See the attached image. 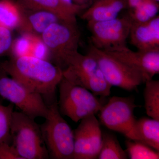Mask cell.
<instances>
[{"label": "cell", "mask_w": 159, "mask_h": 159, "mask_svg": "<svg viewBox=\"0 0 159 159\" xmlns=\"http://www.w3.org/2000/svg\"><path fill=\"white\" fill-rule=\"evenodd\" d=\"M6 74L27 88L42 96L45 102L55 100V92L62 80V70L47 60L31 55L13 57L2 66ZM47 103V102H46Z\"/></svg>", "instance_id": "1"}, {"label": "cell", "mask_w": 159, "mask_h": 159, "mask_svg": "<svg viewBox=\"0 0 159 159\" xmlns=\"http://www.w3.org/2000/svg\"><path fill=\"white\" fill-rule=\"evenodd\" d=\"M11 146L20 159L48 158L40 127L22 112L13 111L10 127Z\"/></svg>", "instance_id": "2"}, {"label": "cell", "mask_w": 159, "mask_h": 159, "mask_svg": "<svg viewBox=\"0 0 159 159\" xmlns=\"http://www.w3.org/2000/svg\"><path fill=\"white\" fill-rule=\"evenodd\" d=\"M48 108L45 121L40 127L49 157L73 159L74 131L61 116L56 101Z\"/></svg>", "instance_id": "3"}, {"label": "cell", "mask_w": 159, "mask_h": 159, "mask_svg": "<svg viewBox=\"0 0 159 159\" xmlns=\"http://www.w3.org/2000/svg\"><path fill=\"white\" fill-rule=\"evenodd\" d=\"M63 77L90 91L96 96H109L112 86L106 80L98 63L88 54L77 52L69 58L63 70Z\"/></svg>", "instance_id": "4"}, {"label": "cell", "mask_w": 159, "mask_h": 159, "mask_svg": "<svg viewBox=\"0 0 159 159\" xmlns=\"http://www.w3.org/2000/svg\"><path fill=\"white\" fill-rule=\"evenodd\" d=\"M58 86L59 99L57 103L59 111L74 122L96 115L103 105L97 96L90 91L70 82L64 77Z\"/></svg>", "instance_id": "5"}, {"label": "cell", "mask_w": 159, "mask_h": 159, "mask_svg": "<svg viewBox=\"0 0 159 159\" xmlns=\"http://www.w3.org/2000/svg\"><path fill=\"white\" fill-rule=\"evenodd\" d=\"M80 32L77 23L61 21L49 26L40 36L53 63L63 70L67 61L78 52Z\"/></svg>", "instance_id": "6"}, {"label": "cell", "mask_w": 159, "mask_h": 159, "mask_svg": "<svg viewBox=\"0 0 159 159\" xmlns=\"http://www.w3.org/2000/svg\"><path fill=\"white\" fill-rule=\"evenodd\" d=\"M87 54L97 61L106 80L112 87L131 91L144 83L142 74L138 71L90 43Z\"/></svg>", "instance_id": "7"}, {"label": "cell", "mask_w": 159, "mask_h": 159, "mask_svg": "<svg viewBox=\"0 0 159 159\" xmlns=\"http://www.w3.org/2000/svg\"><path fill=\"white\" fill-rule=\"evenodd\" d=\"M132 24L128 14L106 20L88 21L91 34L90 43L104 51L125 47Z\"/></svg>", "instance_id": "8"}, {"label": "cell", "mask_w": 159, "mask_h": 159, "mask_svg": "<svg viewBox=\"0 0 159 159\" xmlns=\"http://www.w3.org/2000/svg\"><path fill=\"white\" fill-rule=\"evenodd\" d=\"M0 96L32 119L48 115V106L41 95L6 75L0 76Z\"/></svg>", "instance_id": "9"}, {"label": "cell", "mask_w": 159, "mask_h": 159, "mask_svg": "<svg viewBox=\"0 0 159 159\" xmlns=\"http://www.w3.org/2000/svg\"><path fill=\"white\" fill-rule=\"evenodd\" d=\"M137 105L132 97H113L99 111V119L107 128L125 135L137 119L134 115Z\"/></svg>", "instance_id": "10"}, {"label": "cell", "mask_w": 159, "mask_h": 159, "mask_svg": "<svg viewBox=\"0 0 159 159\" xmlns=\"http://www.w3.org/2000/svg\"><path fill=\"white\" fill-rule=\"evenodd\" d=\"M80 121L74 131L73 159H97L102 145L100 123L95 115L89 116Z\"/></svg>", "instance_id": "11"}, {"label": "cell", "mask_w": 159, "mask_h": 159, "mask_svg": "<svg viewBox=\"0 0 159 159\" xmlns=\"http://www.w3.org/2000/svg\"><path fill=\"white\" fill-rule=\"evenodd\" d=\"M105 51L139 72L144 83L159 73V49L134 51L126 46Z\"/></svg>", "instance_id": "12"}, {"label": "cell", "mask_w": 159, "mask_h": 159, "mask_svg": "<svg viewBox=\"0 0 159 159\" xmlns=\"http://www.w3.org/2000/svg\"><path fill=\"white\" fill-rule=\"evenodd\" d=\"M16 2L22 10L51 11L63 21L72 23H77V15L89 7L88 5H70L62 0H16Z\"/></svg>", "instance_id": "13"}, {"label": "cell", "mask_w": 159, "mask_h": 159, "mask_svg": "<svg viewBox=\"0 0 159 159\" xmlns=\"http://www.w3.org/2000/svg\"><path fill=\"white\" fill-rule=\"evenodd\" d=\"M129 37L131 43L139 51L159 49V16L148 21L132 23Z\"/></svg>", "instance_id": "14"}, {"label": "cell", "mask_w": 159, "mask_h": 159, "mask_svg": "<svg viewBox=\"0 0 159 159\" xmlns=\"http://www.w3.org/2000/svg\"><path fill=\"white\" fill-rule=\"evenodd\" d=\"M20 10L21 19L17 29L22 34L25 33L40 37L43 32L52 24L63 21L57 15L51 11Z\"/></svg>", "instance_id": "15"}, {"label": "cell", "mask_w": 159, "mask_h": 159, "mask_svg": "<svg viewBox=\"0 0 159 159\" xmlns=\"http://www.w3.org/2000/svg\"><path fill=\"white\" fill-rule=\"evenodd\" d=\"M127 8L126 0H95L83 11L81 17L87 22L113 19Z\"/></svg>", "instance_id": "16"}, {"label": "cell", "mask_w": 159, "mask_h": 159, "mask_svg": "<svg viewBox=\"0 0 159 159\" xmlns=\"http://www.w3.org/2000/svg\"><path fill=\"white\" fill-rule=\"evenodd\" d=\"M125 136L128 139L144 143L159 152V120L146 117L136 120Z\"/></svg>", "instance_id": "17"}, {"label": "cell", "mask_w": 159, "mask_h": 159, "mask_svg": "<svg viewBox=\"0 0 159 159\" xmlns=\"http://www.w3.org/2000/svg\"><path fill=\"white\" fill-rule=\"evenodd\" d=\"M21 19V11L13 0H0V26L10 30L17 29Z\"/></svg>", "instance_id": "18"}, {"label": "cell", "mask_w": 159, "mask_h": 159, "mask_svg": "<svg viewBox=\"0 0 159 159\" xmlns=\"http://www.w3.org/2000/svg\"><path fill=\"white\" fill-rule=\"evenodd\" d=\"M128 155L121 147L116 136L107 132L102 133V145L98 158L126 159Z\"/></svg>", "instance_id": "19"}, {"label": "cell", "mask_w": 159, "mask_h": 159, "mask_svg": "<svg viewBox=\"0 0 159 159\" xmlns=\"http://www.w3.org/2000/svg\"><path fill=\"white\" fill-rule=\"evenodd\" d=\"M144 91L146 113L152 119L159 120V80H147Z\"/></svg>", "instance_id": "20"}, {"label": "cell", "mask_w": 159, "mask_h": 159, "mask_svg": "<svg viewBox=\"0 0 159 159\" xmlns=\"http://www.w3.org/2000/svg\"><path fill=\"white\" fill-rule=\"evenodd\" d=\"M159 9L157 2L145 0L138 7L129 10L128 14L132 23H144L157 16Z\"/></svg>", "instance_id": "21"}, {"label": "cell", "mask_w": 159, "mask_h": 159, "mask_svg": "<svg viewBox=\"0 0 159 159\" xmlns=\"http://www.w3.org/2000/svg\"><path fill=\"white\" fill-rule=\"evenodd\" d=\"M126 152L131 159H158L159 152L142 142L128 139Z\"/></svg>", "instance_id": "22"}, {"label": "cell", "mask_w": 159, "mask_h": 159, "mask_svg": "<svg viewBox=\"0 0 159 159\" xmlns=\"http://www.w3.org/2000/svg\"><path fill=\"white\" fill-rule=\"evenodd\" d=\"M14 105L10 103L8 106L0 104V144L10 145L11 118Z\"/></svg>", "instance_id": "23"}, {"label": "cell", "mask_w": 159, "mask_h": 159, "mask_svg": "<svg viewBox=\"0 0 159 159\" xmlns=\"http://www.w3.org/2000/svg\"><path fill=\"white\" fill-rule=\"evenodd\" d=\"M35 36L32 34L23 33L20 36L13 41L11 48L13 57L30 55Z\"/></svg>", "instance_id": "24"}, {"label": "cell", "mask_w": 159, "mask_h": 159, "mask_svg": "<svg viewBox=\"0 0 159 159\" xmlns=\"http://www.w3.org/2000/svg\"><path fill=\"white\" fill-rule=\"evenodd\" d=\"M11 30L0 26V56L11 50L13 43Z\"/></svg>", "instance_id": "25"}, {"label": "cell", "mask_w": 159, "mask_h": 159, "mask_svg": "<svg viewBox=\"0 0 159 159\" xmlns=\"http://www.w3.org/2000/svg\"><path fill=\"white\" fill-rule=\"evenodd\" d=\"M30 55L48 60L49 57L48 49L40 37L35 36L34 37Z\"/></svg>", "instance_id": "26"}, {"label": "cell", "mask_w": 159, "mask_h": 159, "mask_svg": "<svg viewBox=\"0 0 159 159\" xmlns=\"http://www.w3.org/2000/svg\"><path fill=\"white\" fill-rule=\"evenodd\" d=\"M0 159H20L11 145L0 144Z\"/></svg>", "instance_id": "27"}, {"label": "cell", "mask_w": 159, "mask_h": 159, "mask_svg": "<svg viewBox=\"0 0 159 159\" xmlns=\"http://www.w3.org/2000/svg\"><path fill=\"white\" fill-rule=\"evenodd\" d=\"M145 0H126L127 8L129 10H132L138 7Z\"/></svg>", "instance_id": "28"}, {"label": "cell", "mask_w": 159, "mask_h": 159, "mask_svg": "<svg viewBox=\"0 0 159 159\" xmlns=\"http://www.w3.org/2000/svg\"><path fill=\"white\" fill-rule=\"evenodd\" d=\"M75 4L79 5H88L89 6L95 0H72ZM93 1V2H94Z\"/></svg>", "instance_id": "29"}, {"label": "cell", "mask_w": 159, "mask_h": 159, "mask_svg": "<svg viewBox=\"0 0 159 159\" xmlns=\"http://www.w3.org/2000/svg\"><path fill=\"white\" fill-rule=\"evenodd\" d=\"M62 1L67 4H70V5H73V4H75L72 0H62Z\"/></svg>", "instance_id": "30"}, {"label": "cell", "mask_w": 159, "mask_h": 159, "mask_svg": "<svg viewBox=\"0 0 159 159\" xmlns=\"http://www.w3.org/2000/svg\"><path fill=\"white\" fill-rule=\"evenodd\" d=\"M152 1H155V2H159V0H152Z\"/></svg>", "instance_id": "31"}]
</instances>
